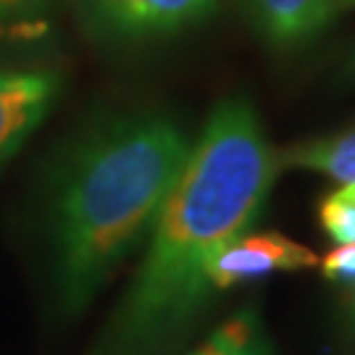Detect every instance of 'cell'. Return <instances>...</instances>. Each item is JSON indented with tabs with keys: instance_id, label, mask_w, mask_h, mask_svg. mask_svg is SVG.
Masks as SVG:
<instances>
[{
	"instance_id": "obj_9",
	"label": "cell",
	"mask_w": 355,
	"mask_h": 355,
	"mask_svg": "<svg viewBox=\"0 0 355 355\" xmlns=\"http://www.w3.org/2000/svg\"><path fill=\"white\" fill-rule=\"evenodd\" d=\"M318 221L329 234V240L340 245L355 242V192L350 187H340L337 192L327 195L318 208Z\"/></svg>"
},
{
	"instance_id": "obj_2",
	"label": "cell",
	"mask_w": 355,
	"mask_h": 355,
	"mask_svg": "<svg viewBox=\"0 0 355 355\" xmlns=\"http://www.w3.org/2000/svg\"><path fill=\"white\" fill-rule=\"evenodd\" d=\"M184 124L161 111L116 116L66 155L53 195L55 290L85 311L148 240L192 150Z\"/></svg>"
},
{
	"instance_id": "obj_7",
	"label": "cell",
	"mask_w": 355,
	"mask_h": 355,
	"mask_svg": "<svg viewBox=\"0 0 355 355\" xmlns=\"http://www.w3.org/2000/svg\"><path fill=\"white\" fill-rule=\"evenodd\" d=\"M282 168H305L337 182L340 187L355 184V124L327 137L305 140L277 153Z\"/></svg>"
},
{
	"instance_id": "obj_10",
	"label": "cell",
	"mask_w": 355,
	"mask_h": 355,
	"mask_svg": "<svg viewBox=\"0 0 355 355\" xmlns=\"http://www.w3.org/2000/svg\"><path fill=\"white\" fill-rule=\"evenodd\" d=\"M321 271L329 282L355 287V242L329 250L321 261Z\"/></svg>"
},
{
	"instance_id": "obj_11",
	"label": "cell",
	"mask_w": 355,
	"mask_h": 355,
	"mask_svg": "<svg viewBox=\"0 0 355 355\" xmlns=\"http://www.w3.org/2000/svg\"><path fill=\"white\" fill-rule=\"evenodd\" d=\"M55 0H0V26L35 21L45 11H51Z\"/></svg>"
},
{
	"instance_id": "obj_14",
	"label": "cell",
	"mask_w": 355,
	"mask_h": 355,
	"mask_svg": "<svg viewBox=\"0 0 355 355\" xmlns=\"http://www.w3.org/2000/svg\"><path fill=\"white\" fill-rule=\"evenodd\" d=\"M340 3H355V0H340Z\"/></svg>"
},
{
	"instance_id": "obj_1",
	"label": "cell",
	"mask_w": 355,
	"mask_h": 355,
	"mask_svg": "<svg viewBox=\"0 0 355 355\" xmlns=\"http://www.w3.org/2000/svg\"><path fill=\"white\" fill-rule=\"evenodd\" d=\"M282 166L253 103L224 98L148 234L140 271L92 355H174L214 297L208 266L263 214Z\"/></svg>"
},
{
	"instance_id": "obj_5",
	"label": "cell",
	"mask_w": 355,
	"mask_h": 355,
	"mask_svg": "<svg viewBox=\"0 0 355 355\" xmlns=\"http://www.w3.org/2000/svg\"><path fill=\"white\" fill-rule=\"evenodd\" d=\"M258 37L274 51H297L318 40L340 13V0H232Z\"/></svg>"
},
{
	"instance_id": "obj_3",
	"label": "cell",
	"mask_w": 355,
	"mask_h": 355,
	"mask_svg": "<svg viewBox=\"0 0 355 355\" xmlns=\"http://www.w3.org/2000/svg\"><path fill=\"white\" fill-rule=\"evenodd\" d=\"M79 29L101 48H142L208 24L221 0H71Z\"/></svg>"
},
{
	"instance_id": "obj_6",
	"label": "cell",
	"mask_w": 355,
	"mask_h": 355,
	"mask_svg": "<svg viewBox=\"0 0 355 355\" xmlns=\"http://www.w3.org/2000/svg\"><path fill=\"white\" fill-rule=\"evenodd\" d=\"M58 98V76L51 71H0V164L45 121Z\"/></svg>"
},
{
	"instance_id": "obj_4",
	"label": "cell",
	"mask_w": 355,
	"mask_h": 355,
	"mask_svg": "<svg viewBox=\"0 0 355 355\" xmlns=\"http://www.w3.org/2000/svg\"><path fill=\"white\" fill-rule=\"evenodd\" d=\"M318 258L300 242L284 237L279 232H242L234 240H229L214 255L208 266L211 290L227 292L240 284L261 282L271 274L284 271H305L313 268Z\"/></svg>"
},
{
	"instance_id": "obj_12",
	"label": "cell",
	"mask_w": 355,
	"mask_h": 355,
	"mask_svg": "<svg viewBox=\"0 0 355 355\" xmlns=\"http://www.w3.org/2000/svg\"><path fill=\"white\" fill-rule=\"evenodd\" d=\"M345 76L355 82V45L350 48V55H347V61H345Z\"/></svg>"
},
{
	"instance_id": "obj_13",
	"label": "cell",
	"mask_w": 355,
	"mask_h": 355,
	"mask_svg": "<svg viewBox=\"0 0 355 355\" xmlns=\"http://www.w3.org/2000/svg\"><path fill=\"white\" fill-rule=\"evenodd\" d=\"M345 187H350V190H353V192H355V184H345Z\"/></svg>"
},
{
	"instance_id": "obj_8",
	"label": "cell",
	"mask_w": 355,
	"mask_h": 355,
	"mask_svg": "<svg viewBox=\"0 0 355 355\" xmlns=\"http://www.w3.org/2000/svg\"><path fill=\"white\" fill-rule=\"evenodd\" d=\"M190 355H274L263 318L255 305L234 311Z\"/></svg>"
}]
</instances>
